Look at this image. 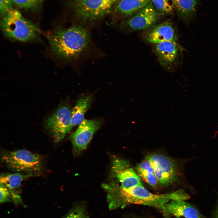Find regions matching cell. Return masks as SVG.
I'll use <instances>...</instances> for the list:
<instances>
[{
	"mask_svg": "<svg viewBox=\"0 0 218 218\" xmlns=\"http://www.w3.org/2000/svg\"><path fill=\"white\" fill-rule=\"evenodd\" d=\"M116 4V0H72L76 16L85 22H93L104 17Z\"/></svg>",
	"mask_w": 218,
	"mask_h": 218,
	"instance_id": "5b68a950",
	"label": "cell"
},
{
	"mask_svg": "<svg viewBox=\"0 0 218 218\" xmlns=\"http://www.w3.org/2000/svg\"><path fill=\"white\" fill-rule=\"evenodd\" d=\"M99 119H84L70 136L74 155L78 156L87 148L94 135L101 124Z\"/></svg>",
	"mask_w": 218,
	"mask_h": 218,
	"instance_id": "9c48e42d",
	"label": "cell"
},
{
	"mask_svg": "<svg viewBox=\"0 0 218 218\" xmlns=\"http://www.w3.org/2000/svg\"><path fill=\"white\" fill-rule=\"evenodd\" d=\"M145 160L151 163L158 181L161 185L168 186L178 179V165L170 158L163 154H155L147 156Z\"/></svg>",
	"mask_w": 218,
	"mask_h": 218,
	"instance_id": "ba28073f",
	"label": "cell"
},
{
	"mask_svg": "<svg viewBox=\"0 0 218 218\" xmlns=\"http://www.w3.org/2000/svg\"><path fill=\"white\" fill-rule=\"evenodd\" d=\"M136 169L139 175L150 186H157L158 181L150 162L146 160L142 161L137 165Z\"/></svg>",
	"mask_w": 218,
	"mask_h": 218,
	"instance_id": "e0dca14e",
	"label": "cell"
},
{
	"mask_svg": "<svg viewBox=\"0 0 218 218\" xmlns=\"http://www.w3.org/2000/svg\"><path fill=\"white\" fill-rule=\"evenodd\" d=\"M141 35L145 41L152 45L167 41H177V39L175 29L170 20L155 25L143 31Z\"/></svg>",
	"mask_w": 218,
	"mask_h": 218,
	"instance_id": "8fae6325",
	"label": "cell"
},
{
	"mask_svg": "<svg viewBox=\"0 0 218 218\" xmlns=\"http://www.w3.org/2000/svg\"><path fill=\"white\" fill-rule=\"evenodd\" d=\"M0 203L10 202L13 200L12 193L4 184L0 183Z\"/></svg>",
	"mask_w": 218,
	"mask_h": 218,
	"instance_id": "44dd1931",
	"label": "cell"
},
{
	"mask_svg": "<svg viewBox=\"0 0 218 218\" xmlns=\"http://www.w3.org/2000/svg\"><path fill=\"white\" fill-rule=\"evenodd\" d=\"M48 37L52 51L58 57L69 61L78 58L84 54L92 43L89 32L78 25L58 28L51 31Z\"/></svg>",
	"mask_w": 218,
	"mask_h": 218,
	"instance_id": "6da1fadb",
	"label": "cell"
},
{
	"mask_svg": "<svg viewBox=\"0 0 218 218\" xmlns=\"http://www.w3.org/2000/svg\"><path fill=\"white\" fill-rule=\"evenodd\" d=\"M152 45L156 56L165 69L172 70L177 65L180 48L177 41H167Z\"/></svg>",
	"mask_w": 218,
	"mask_h": 218,
	"instance_id": "30bf717a",
	"label": "cell"
},
{
	"mask_svg": "<svg viewBox=\"0 0 218 218\" xmlns=\"http://www.w3.org/2000/svg\"><path fill=\"white\" fill-rule=\"evenodd\" d=\"M150 0H120L114 8L115 14L120 17L126 18L131 16L140 10Z\"/></svg>",
	"mask_w": 218,
	"mask_h": 218,
	"instance_id": "5bb4252c",
	"label": "cell"
},
{
	"mask_svg": "<svg viewBox=\"0 0 218 218\" xmlns=\"http://www.w3.org/2000/svg\"><path fill=\"white\" fill-rule=\"evenodd\" d=\"M189 197V195L182 189L169 193L155 194L149 191L143 185L126 190L118 189L115 195L117 203L120 208L132 204L149 206L160 211L166 217L169 216L165 207L166 203L172 200L184 201Z\"/></svg>",
	"mask_w": 218,
	"mask_h": 218,
	"instance_id": "7a4b0ae2",
	"label": "cell"
},
{
	"mask_svg": "<svg viewBox=\"0 0 218 218\" xmlns=\"http://www.w3.org/2000/svg\"><path fill=\"white\" fill-rule=\"evenodd\" d=\"M63 218H90L85 206L78 204L74 206Z\"/></svg>",
	"mask_w": 218,
	"mask_h": 218,
	"instance_id": "ffe728a7",
	"label": "cell"
},
{
	"mask_svg": "<svg viewBox=\"0 0 218 218\" xmlns=\"http://www.w3.org/2000/svg\"><path fill=\"white\" fill-rule=\"evenodd\" d=\"M32 177L30 175L20 172L2 173L1 174L0 182L1 183L4 184L7 187L12 193L17 194L15 190L20 187L22 182Z\"/></svg>",
	"mask_w": 218,
	"mask_h": 218,
	"instance_id": "2e32d148",
	"label": "cell"
},
{
	"mask_svg": "<svg viewBox=\"0 0 218 218\" xmlns=\"http://www.w3.org/2000/svg\"><path fill=\"white\" fill-rule=\"evenodd\" d=\"M71 118V111L68 104H64L46 119L45 128L55 143L61 141L72 129Z\"/></svg>",
	"mask_w": 218,
	"mask_h": 218,
	"instance_id": "8992f818",
	"label": "cell"
},
{
	"mask_svg": "<svg viewBox=\"0 0 218 218\" xmlns=\"http://www.w3.org/2000/svg\"><path fill=\"white\" fill-rule=\"evenodd\" d=\"M167 212L170 216L177 218H203L194 206L182 200H172L165 205Z\"/></svg>",
	"mask_w": 218,
	"mask_h": 218,
	"instance_id": "7c38bea8",
	"label": "cell"
},
{
	"mask_svg": "<svg viewBox=\"0 0 218 218\" xmlns=\"http://www.w3.org/2000/svg\"><path fill=\"white\" fill-rule=\"evenodd\" d=\"M156 9L163 15H169L173 12L174 8L170 0H151Z\"/></svg>",
	"mask_w": 218,
	"mask_h": 218,
	"instance_id": "ac0fdd59",
	"label": "cell"
},
{
	"mask_svg": "<svg viewBox=\"0 0 218 218\" xmlns=\"http://www.w3.org/2000/svg\"><path fill=\"white\" fill-rule=\"evenodd\" d=\"M13 4L12 0H0V12L1 14L3 15L12 9Z\"/></svg>",
	"mask_w": 218,
	"mask_h": 218,
	"instance_id": "7402d4cb",
	"label": "cell"
},
{
	"mask_svg": "<svg viewBox=\"0 0 218 218\" xmlns=\"http://www.w3.org/2000/svg\"><path fill=\"white\" fill-rule=\"evenodd\" d=\"M120 0H116V4Z\"/></svg>",
	"mask_w": 218,
	"mask_h": 218,
	"instance_id": "cb8c5ba5",
	"label": "cell"
},
{
	"mask_svg": "<svg viewBox=\"0 0 218 218\" xmlns=\"http://www.w3.org/2000/svg\"><path fill=\"white\" fill-rule=\"evenodd\" d=\"M1 26L5 36L13 41L30 42L39 38L38 27L16 9L12 8L2 15Z\"/></svg>",
	"mask_w": 218,
	"mask_h": 218,
	"instance_id": "3957f363",
	"label": "cell"
},
{
	"mask_svg": "<svg viewBox=\"0 0 218 218\" xmlns=\"http://www.w3.org/2000/svg\"><path fill=\"white\" fill-rule=\"evenodd\" d=\"M162 15L156 9L150 0L132 16L123 21L121 27L128 32L144 31L156 25Z\"/></svg>",
	"mask_w": 218,
	"mask_h": 218,
	"instance_id": "52a82bcc",
	"label": "cell"
},
{
	"mask_svg": "<svg viewBox=\"0 0 218 218\" xmlns=\"http://www.w3.org/2000/svg\"><path fill=\"white\" fill-rule=\"evenodd\" d=\"M92 100L91 96L86 95L80 97L76 101L71 110L72 128L79 125L84 119V114L91 104Z\"/></svg>",
	"mask_w": 218,
	"mask_h": 218,
	"instance_id": "9a60e30c",
	"label": "cell"
},
{
	"mask_svg": "<svg viewBox=\"0 0 218 218\" xmlns=\"http://www.w3.org/2000/svg\"><path fill=\"white\" fill-rule=\"evenodd\" d=\"M215 218H218V205L216 210Z\"/></svg>",
	"mask_w": 218,
	"mask_h": 218,
	"instance_id": "603a6c76",
	"label": "cell"
},
{
	"mask_svg": "<svg viewBox=\"0 0 218 218\" xmlns=\"http://www.w3.org/2000/svg\"><path fill=\"white\" fill-rule=\"evenodd\" d=\"M180 19L188 24L193 19L199 0H170Z\"/></svg>",
	"mask_w": 218,
	"mask_h": 218,
	"instance_id": "4fadbf2b",
	"label": "cell"
},
{
	"mask_svg": "<svg viewBox=\"0 0 218 218\" xmlns=\"http://www.w3.org/2000/svg\"><path fill=\"white\" fill-rule=\"evenodd\" d=\"M13 4L21 8L34 10L38 8L44 0H12Z\"/></svg>",
	"mask_w": 218,
	"mask_h": 218,
	"instance_id": "d6986e66",
	"label": "cell"
},
{
	"mask_svg": "<svg viewBox=\"0 0 218 218\" xmlns=\"http://www.w3.org/2000/svg\"><path fill=\"white\" fill-rule=\"evenodd\" d=\"M1 160L12 171L38 176L44 170V159L41 155L25 149L4 151Z\"/></svg>",
	"mask_w": 218,
	"mask_h": 218,
	"instance_id": "277c9868",
	"label": "cell"
}]
</instances>
